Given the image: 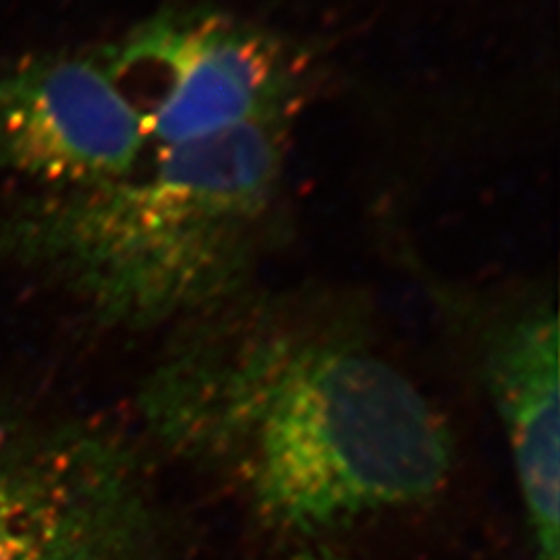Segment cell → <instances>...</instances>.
I'll return each mask as SVG.
<instances>
[{"mask_svg": "<svg viewBox=\"0 0 560 560\" xmlns=\"http://www.w3.org/2000/svg\"><path fill=\"white\" fill-rule=\"evenodd\" d=\"M140 409L166 453L295 540L425 504L455 471L439 405L361 320L312 301L187 322Z\"/></svg>", "mask_w": 560, "mask_h": 560, "instance_id": "6da1fadb", "label": "cell"}, {"mask_svg": "<svg viewBox=\"0 0 560 560\" xmlns=\"http://www.w3.org/2000/svg\"><path fill=\"white\" fill-rule=\"evenodd\" d=\"M293 119L154 148L122 179L0 210V256L48 270L101 320L194 322L240 300L279 201Z\"/></svg>", "mask_w": 560, "mask_h": 560, "instance_id": "7a4b0ae2", "label": "cell"}, {"mask_svg": "<svg viewBox=\"0 0 560 560\" xmlns=\"http://www.w3.org/2000/svg\"><path fill=\"white\" fill-rule=\"evenodd\" d=\"M161 504L133 451L85 425L0 423V560H162Z\"/></svg>", "mask_w": 560, "mask_h": 560, "instance_id": "3957f363", "label": "cell"}, {"mask_svg": "<svg viewBox=\"0 0 560 560\" xmlns=\"http://www.w3.org/2000/svg\"><path fill=\"white\" fill-rule=\"evenodd\" d=\"M154 148L295 119L300 65L275 36L217 13H164L102 48Z\"/></svg>", "mask_w": 560, "mask_h": 560, "instance_id": "277c9868", "label": "cell"}, {"mask_svg": "<svg viewBox=\"0 0 560 560\" xmlns=\"http://www.w3.org/2000/svg\"><path fill=\"white\" fill-rule=\"evenodd\" d=\"M140 108L104 52H48L0 75V171L50 191L122 179L143 162Z\"/></svg>", "mask_w": 560, "mask_h": 560, "instance_id": "5b68a950", "label": "cell"}, {"mask_svg": "<svg viewBox=\"0 0 560 560\" xmlns=\"http://www.w3.org/2000/svg\"><path fill=\"white\" fill-rule=\"evenodd\" d=\"M481 386L501 421L532 560H559V314L544 298L471 318Z\"/></svg>", "mask_w": 560, "mask_h": 560, "instance_id": "8992f818", "label": "cell"}, {"mask_svg": "<svg viewBox=\"0 0 560 560\" xmlns=\"http://www.w3.org/2000/svg\"><path fill=\"white\" fill-rule=\"evenodd\" d=\"M284 560H349L340 557L337 552L324 548V546H303L301 550H295L293 555H289Z\"/></svg>", "mask_w": 560, "mask_h": 560, "instance_id": "52a82bcc", "label": "cell"}]
</instances>
